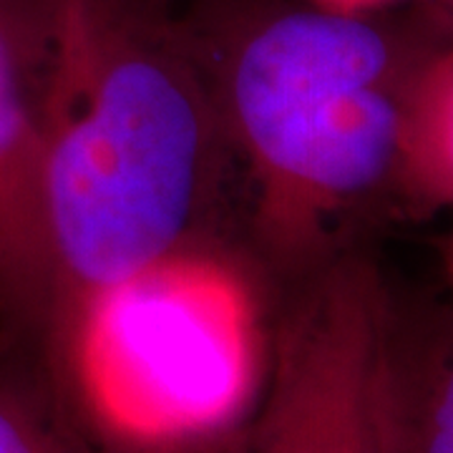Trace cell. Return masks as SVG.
Listing matches in <instances>:
<instances>
[{
    "mask_svg": "<svg viewBox=\"0 0 453 453\" xmlns=\"http://www.w3.org/2000/svg\"><path fill=\"white\" fill-rule=\"evenodd\" d=\"M207 61L255 234L295 275L333 259L340 222L393 184L413 61L363 13L257 5L219 13Z\"/></svg>",
    "mask_w": 453,
    "mask_h": 453,
    "instance_id": "2",
    "label": "cell"
},
{
    "mask_svg": "<svg viewBox=\"0 0 453 453\" xmlns=\"http://www.w3.org/2000/svg\"><path fill=\"white\" fill-rule=\"evenodd\" d=\"M0 453H98L26 363L0 350Z\"/></svg>",
    "mask_w": 453,
    "mask_h": 453,
    "instance_id": "8",
    "label": "cell"
},
{
    "mask_svg": "<svg viewBox=\"0 0 453 453\" xmlns=\"http://www.w3.org/2000/svg\"><path fill=\"white\" fill-rule=\"evenodd\" d=\"M312 5H320L327 11H340V13H363L368 16L375 8H383L390 0H305Z\"/></svg>",
    "mask_w": 453,
    "mask_h": 453,
    "instance_id": "10",
    "label": "cell"
},
{
    "mask_svg": "<svg viewBox=\"0 0 453 453\" xmlns=\"http://www.w3.org/2000/svg\"><path fill=\"white\" fill-rule=\"evenodd\" d=\"M257 421L232 453H393L395 305L365 255L303 277Z\"/></svg>",
    "mask_w": 453,
    "mask_h": 453,
    "instance_id": "4",
    "label": "cell"
},
{
    "mask_svg": "<svg viewBox=\"0 0 453 453\" xmlns=\"http://www.w3.org/2000/svg\"><path fill=\"white\" fill-rule=\"evenodd\" d=\"M234 438L226 434L207 438H195V441H177V443H162V446H149L131 453H232Z\"/></svg>",
    "mask_w": 453,
    "mask_h": 453,
    "instance_id": "9",
    "label": "cell"
},
{
    "mask_svg": "<svg viewBox=\"0 0 453 453\" xmlns=\"http://www.w3.org/2000/svg\"><path fill=\"white\" fill-rule=\"evenodd\" d=\"M393 184L416 207H453V43L405 76Z\"/></svg>",
    "mask_w": 453,
    "mask_h": 453,
    "instance_id": "7",
    "label": "cell"
},
{
    "mask_svg": "<svg viewBox=\"0 0 453 453\" xmlns=\"http://www.w3.org/2000/svg\"><path fill=\"white\" fill-rule=\"evenodd\" d=\"M257 288L240 262L195 242L71 300L38 363L56 395L81 390L131 451L226 434L255 372Z\"/></svg>",
    "mask_w": 453,
    "mask_h": 453,
    "instance_id": "3",
    "label": "cell"
},
{
    "mask_svg": "<svg viewBox=\"0 0 453 453\" xmlns=\"http://www.w3.org/2000/svg\"><path fill=\"white\" fill-rule=\"evenodd\" d=\"M393 453H453V305L421 327L395 312Z\"/></svg>",
    "mask_w": 453,
    "mask_h": 453,
    "instance_id": "6",
    "label": "cell"
},
{
    "mask_svg": "<svg viewBox=\"0 0 453 453\" xmlns=\"http://www.w3.org/2000/svg\"><path fill=\"white\" fill-rule=\"evenodd\" d=\"M441 262H443V275L449 280V288L453 295V232L441 242Z\"/></svg>",
    "mask_w": 453,
    "mask_h": 453,
    "instance_id": "11",
    "label": "cell"
},
{
    "mask_svg": "<svg viewBox=\"0 0 453 453\" xmlns=\"http://www.w3.org/2000/svg\"><path fill=\"white\" fill-rule=\"evenodd\" d=\"M50 0H0V350L38 360L53 312L41 76Z\"/></svg>",
    "mask_w": 453,
    "mask_h": 453,
    "instance_id": "5",
    "label": "cell"
},
{
    "mask_svg": "<svg viewBox=\"0 0 453 453\" xmlns=\"http://www.w3.org/2000/svg\"><path fill=\"white\" fill-rule=\"evenodd\" d=\"M41 127L50 323L83 292L204 242L225 121L195 41L144 3L50 0Z\"/></svg>",
    "mask_w": 453,
    "mask_h": 453,
    "instance_id": "1",
    "label": "cell"
}]
</instances>
